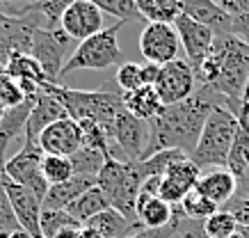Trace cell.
Here are the masks:
<instances>
[{
	"label": "cell",
	"instance_id": "7c38bea8",
	"mask_svg": "<svg viewBox=\"0 0 249 238\" xmlns=\"http://www.w3.org/2000/svg\"><path fill=\"white\" fill-rule=\"evenodd\" d=\"M112 142L114 146H119L126 161L130 163H140L144 156V149L149 145V122H142L133 117L130 112L121 110L117 119H114L112 128Z\"/></svg>",
	"mask_w": 249,
	"mask_h": 238
},
{
	"label": "cell",
	"instance_id": "60d3db41",
	"mask_svg": "<svg viewBox=\"0 0 249 238\" xmlns=\"http://www.w3.org/2000/svg\"><path fill=\"white\" fill-rule=\"evenodd\" d=\"M158 73H160V67L158 64H151V62H144L142 64V85H156L158 80Z\"/></svg>",
	"mask_w": 249,
	"mask_h": 238
},
{
	"label": "cell",
	"instance_id": "ee69618b",
	"mask_svg": "<svg viewBox=\"0 0 249 238\" xmlns=\"http://www.w3.org/2000/svg\"><path fill=\"white\" fill-rule=\"evenodd\" d=\"M80 229H83V227H69V229L60 231L55 238H80Z\"/></svg>",
	"mask_w": 249,
	"mask_h": 238
},
{
	"label": "cell",
	"instance_id": "f1b7e54d",
	"mask_svg": "<svg viewBox=\"0 0 249 238\" xmlns=\"http://www.w3.org/2000/svg\"><path fill=\"white\" fill-rule=\"evenodd\" d=\"M183 158H188L185 151H181V149H169V151H160V154L151 156V158H146V161H140L137 163V167H140V172H142L144 179L165 177L167 169L172 167L174 163L183 161Z\"/></svg>",
	"mask_w": 249,
	"mask_h": 238
},
{
	"label": "cell",
	"instance_id": "d590c367",
	"mask_svg": "<svg viewBox=\"0 0 249 238\" xmlns=\"http://www.w3.org/2000/svg\"><path fill=\"white\" fill-rule=\"evenodd\" d=\"M114 83L119 85V90L124 94L142 87V64H137V62H124L119 69H117V73H114Z\"/></svg>",
	"mask_w": 249,
	"mask_h": 238
},
{
	"label": "cell",
	"instance_id": "c3c4849f",
	"mask_svg": "<svg viewBox=\"0 0 249 238\" xmlns=\"http://www.w3.org/2000/svg\"><path fill=\"white\" fill-rule=\"evenodd\" d=\"M242 101H247V103H249V85H247V90H245V96H242Z\"/></svg>",
	"mask_w": 249,
	"mask_h": 238
},
{
	"label": "cell",
	"instance_id": "9c48e42d",
	"mask_svg": "<svg viewBox=\"0 0 249 238\" xmlns=\"http://www.w3.org/2000/svg\"><path fill=\"white\" fill-rule=\"evenodd\" d=\"M41 161H44L41 146L32 145V142H25V145L5 163L2 172L7 174L9 181L23 185L25 190H30L32 195H35L37 200H41V204H44L46 195L51 190V185H48V181L44 179Z\"/></svg>",
	"mask_w": 249,
	"mask_h": 238
},
{
	"label": "cell",
	"instance_id": "ac0fdd59",
	"mask_svg": "<svg viewBox=\"0 0 249 238\" xmlns=\"http://www.w3.org/2000/svg\"><path fill=\"white\" fill-rule=\"evenodd\" d=\"M183 14L211 28L215 35H231L233 16L227 14L215 0H183Z\"/></svg>",
	"mask_w": 249,
	"mask_h": 238
},
{
	"label": "cell",
	"instance_id": "5bb4252c",
	"mask_svg": "<svg viewBox=\"0 0 249 238\" xmlns=\"http://www.w3.org/2000/svg\"><path fill=\"white\" fill-rule=\"evenodd\" d=\"M0 183L7 192L9 201L14 206V213H16V220L21 224V229L25 234H30L32 238H41V211H44V204L41 200H37L30 190H25L23 185L9 181L7 174L0 169Z\"/></svg>",
	"mask_w": 249,
	"mask_h": 238
},
{
	"label": "cell",
	"instance_id": "681fc988",
	"mask_svg": "<svg viewBox=\"0 0 249 238\" xmlns=\"http://www.w3.org/2000/svg\"><path fill=\"white\" fill-rule=\"evenodd\" d=\"M238 229H240V227H238ZM229 238H242V234H240V231H235L233 236H229Z\"/></svg>",
	"mask_w": 249,
	"mask_h": 238
},
{
	"label": "cell",
	"instance_id": "2e32d148",
	"mask_svg": "<svg viewBox=\"0 0 249 238\" xmlns=\"http://www.w3.org/2000/svg\"><path fill=\"white\" fill-rule=\"evenodd\" d=\"M39 146L44 154L51 156H71L83 146V133H80V124L73 122L71 117H64L60 122L51 124L41 135H39Z\"/></svg>",
	"mask_w": 249,
	"mask_h": 238
},
{
	"label": "cell",
	"instance_id": "7402d4cb",
	"mask_svg": "<svg viewBox=\"0 0 249 238\" xmlns=\"http://www.w3.org/2000/svg\"><path fill=\"white\" fill-rule=\"evenodd\" d=\"M135 215H137V222L142 224L144 229H162V227H169L174 222L176 206L162 201L160 197L137 195Z\"/></svg>",
	"mask_w": 249,
	"mask_h": 238
},
{
	"label": "cell",
	"instance_id": "ba28073f",
	"mask_svg": "<svg viewBox=\"0 0 249 238\" xmlns=\"http://www.w3.org/2000/svg\"><path fill=\"white\" fill-rule=\"evenodd\" d=\"M71 41L73 39L69 37L60 25L57 28H39L35 32L30 55L44 69L48 85H62V69L73 53Z\"/></svg>",
	"mask_w": 249,
	"mask_h": 238
},
{
	"label": "cell",
	"instance_id": "b9f144b4",
	"mask_svg": "<svg viewBox=\"0 0 249 238\" xmlns=\"http://www.w3.org/2000/svg\"><path fill=\"white\" fill-rule=\"evenodd\" d=\"M238 122L249 131V103L247 101H242L240 108H238Z\"/></svg>",
	"mask_w": 249,
	"mask_h": 238
},
{
	"label": "cell",
	"instance_id": "52a82bcc",
	"mask_svg": "<svg viewBox=\"0 0 249 238\" xmlns=\"http://www.w3.org/2000/svg\"><path fill=\"white\" fill-rule=\"evenodd\" d=\"M39 28H46V23L41 14L35 9V5H28L21 12H7L5 21L0 23V69L5 71L7 60L12 55H30L32 39Z\"/></svg>",
	"mask_w": 249,
	"mask_h": 238
},
{
	"label": "cell",
	"instance_id": "f907efd6",
	"mask_svg": "<svg viewBox=\"0 0 249 238\" xmlns=\"http://www.w3.org/2000/svg\"><path fill=\"white\" fill-rule=\"evenodd\" d=\"M245 197H249V188H247V190H245Z\"/></svg>",
	"mask_w": 249,
	"mask_h": 238
},
{
	"label": "cell",
	"instance_id": "277c9868",
	"mask_svg": "<svg viewBox=\"0 0 249 238\" xmlns=\"http://www.w3.org/2000/svg\"><path fill=\"white\" fill-rule=\"evenodd\" d=\"M238 115H233L227 106H217L213 108V112L206 119L204 128H201V135H199V142H196L195 151H192V161L199 165V167H227L229 161V151L233 146L235 133H238Z\"/></svg>",
	"mask_w": 249,
	"mask_h": 238
},
{
	"label": "cell",
	"instance_id": "4316f807",
	"mask_svg": "<svg viewBox=\"0 0 249 238\" xmlns=\"http://www.w3.org/2000/svg\"><path fill=\"white\" fill-rule=\"evenodd\" d=\"M5 73H7L12 80L21 83V80H28V83H37V85H46V73L44 69L39 67V62L32 57V55L25 53H16L7 60V67H5Z\"/></svg>",
	"mask_w": 249,
	"mask_h": 238
},
{
	"label": "cell",
	"instance_id": "bcb514c9",
	"mask_svg": "<svg viewBox=\"0 0 249 238\" xmlns=\"http://www.w3.org/2000/svg\"><path fill=\"white\" fill-rule=\"evenodd\" d=\"M9 238H32L30 234H25V231H16V234H12Z\"/></svg>",
	"mask_w": 249,
	"mask_h": 238
},
{
	"label": "cell",
	"instance_id": "7bdbcfd3",
	"mask_svg": "<svg viewBox=\"0 0 249 238\" xmlns=\"http://www.w3.org/2000/svg\"><path fill=\"white\" fill-rule=\"evenodd\" d=\"M80 238H106L103 234L98 229H94V227H89V224H85L83 229H80Z\"/></svg>",
	"mask_w": 249,
	"mask_h": 238
},
{
	"label": "cell",
	"instance_id": "603a6c76",
	"mask_svg": "<svg viewBox=\"0 0 249 238\" xmlns=\"http://www.w3.org/2000/svg\"><path fill=\"white\" fill-rule=\"evenodd\" d=\"M96 185V177H80V174H73V177L64 181V183L51 185V190L44 200V208H64L67 211L73 201L87 192L89 188Z\"/></svg>",
	"mask_w": 249,
	"mask_h": 238
},
{
	"label": "cell",
	"instance_id": "74e56055",
	"mask_svg": "<svg viewBox=\"0 0 249 238\" xmlns=\"http://www.w3.org/2000/svg\"><path fill=\"white\" fill-rule=\"evenodd\" d=\"M183 208L176 206V218H174V222L169 227H162V229H142V231H135V234H130L126 238H176L178 234V224H181V218H183Z\"/></svg>",
	"mask_w": 249,
	"mask_h": 238
},
{
	"label": "cell",
	"instance_id": "cb8c5ba5",
	"mask_svg": "<svg viewBox=\"0 0 249 238\" xmlns=\"http://www.w3.org/2000/svg\"><path fill=\"white\" fill-rule=\"evenodd\" d=\"M87 224L94 227V229H98L106 238H126V236H130V234H135V231L144 229L142 224L130 222L126 215H121L119 211H114V208H107L103 213H98L96 218H91Z\"/></svg>",
	"mask_w": 249,
	"mask_h": 238
},
{
	"label": "cell",
	"instance_id": "7dc6e473",
	"mask_svg": "<svg viewBox=\"0 0 249 238\" xmlns=\"http://www.w3.org/2000/svg\"><path fill=\"white\" fill-rule=\"evenodd\" d=\"M5 16H7V12H5V7H0V23L5 21Z\"/></svg>",
	"mask_w": 249,
	"mask_h": 238
},
{
	"label": "cell",
	"instance_id": "44dd1931",
	"mask_svg": "<svg viewBox=\"0 0 249 238\" xmlns=\"http://www.w3.org/2000/svg\"><path fill=\"white\" fill-rule=\"evenodd\" d=\"M121 101H124V110L142 122H151L165 110L156 87H151V85H142L133 92L121 94Z\"/></svg>",
	"mask_w": 249,
	"mask_h": 238
},
{
	"label": "cell",
	"instance_id": "8d00e7d4",
	"mask_svg": "<svg viewBox=\"0 0 249 238\" xmlns=\"http://www.w3.org/2000/svg\"><path fill=\"white\" fill-rule=\"evenodd\" d=\"M16 231H23L18 220H16V213H14V206H12V201H9L7 192L0 183V236H12Z\"/></svg>",
	"mask_w": 249,
	"mask_h": 238
},
{
	"label": "cell",
	"instance_id": "f35d334b",
	"mask_svg": "<svg viewBox=\"0 0 249 238\" xmlns=\"http://www.w3.org/2000/svg\"><path fill=\"white\" fill-rule=\"evenodd\" d=\"M227 211L235 215V220L242 224V227H247L249 229V197L245 195H235L233 200L227 204Z\"/></svg>",
	"mask_w": 249,
	"mask_h": 238
},
{
	"label": "cell",
	"instance_id": "9a60e30c",
	"mask_svg": "<svg viewBox=\"0 0 249 238\" xmlns=\"http://www.w3.org/2000/svg\"><path fill=\"white\" fill-rule=\"evenodd\" d=\"M60 28L67 32L73 41H85V39L98 35L103 28V12L89 2V0H76L71 7L64 12L60 21Z\"/></svg>",
	"mask_w": 249,
	"mask_h": 238
},
{
	"label": "cell",
	"instance_id": "d6986e66",
	"mask_svg": "<svg viewBox=\"0 0 249 238\" xmlns=\"http://www.w3.org/2000/svg\"><path fill=\"white\" fill-rule=\"evenodd\" d=\"M195 190H199L201 195H206L211 201H215L217 206H224L235 197L238 190V179L229 172L227 167H217V169H208L201 172L199 183Z\"/></svg>",
	"mask_w": 249,
	"mask_h": 238
},
{
	"label": "cell",
	"instance_id": "ab89813d",
	"mask_svg": "<svg viewBox=\"0 0 249 238\" xmlns=\"http://www.w3.org/2000/svg\"><path fill=\"white\" fill-rule=\"evenodd\" d=\"M176 238H208V236H206V229L201 220H190V218L183 215Z\"/></svg>",
	"mask_w": 249,
	"mask_h": 238
},
{
	"label": "cell",
	"instance_id": "5b68a950",
	"mask_svg": "<svg viewBox=\"0 0 249 238\" xmlns=\"http://www.w3.org/2000/svg\"><path fill=\"white\" fill-rule=\"evenodd\" d=\"M144 181L146 179L142 177L137 163L121 161V158H107L96 177V185L106 192L110 206L119 211L121 215H126L135 224H140L135 215V204Z\"/></svg>",
	"mask_w": 249,
	"mask_h": 238
},
{
	"label": "cell",
	"instance_id": "f546056e",
	"mask_svg": "<svg viewBox=\"0 0 249 238\" xmlns=\"http://www.w3.org/2000/svg\"><path fill=\"white\" fill-rule=\"evenodd\" d=\"M107 156L98 149H91V146H80L76 154L71 156V165H73V172L80 174V177H98V172L103 169Z\"/></svg>",
	"mask_w": 249,
	"mask_h": 238
},
{
	"label": "cell",
	"instance_id": "484cf974",
	"mask_svg": "<svg viewBox=\"0 0 249 238\" xmlns=\"http://www.w3.org/2000/svg\"><path fill=\"white\" fill-rule=\"evenodd\" d=\"M107 208H112V206H110V201H107L106 192L101 190L98 185H94V188H89L87 192H83L67 211L73 215L80 224H87L91 218H96L98 213H103Z\"/></svg>",
	"mask_w": 249,
	"mask_h": 238
},
{
	"label": "cell",
	"instance_id": "3957f363",
	"mask_svg": "<svg viewBox=\"0 0 249 238\" xmlns=\"http://www.w3.org/2000/svg\"><path fill=\"white\" fill-rule=\"evenodd\" d=\"M41 90L60 101L73 122L91 119V122H98L101 126H106L107 131L112 128L117 115L124 110L121 96L117 92H110V90H71L64 85L48 83L41 85Z\"/></svg>",
	"mask_w": 249,
	"mask_h": 238
},
{
	"label": "cell",
	"instance_id": "7a4b0ae2",
	"mask_svg": "<svg viewBox=\"0 0 249 238\" xmlns=\"http://www.w3.org/2000/svg\"><path fill=\"white\" fill-rule=\"evenodd\" d=\"M196 87L222 99L233 115L249 85V44L233 35H217L206 62L196 69Z\"/></svg>",
	"mask_w": 249,
	"mask_h": 238
},
{
	"label": "cell",
	"instance_id": "836d02e7",
	"mask_svg": "<svg viewBox=\"0 0 249 238\" xmlns=\"http://www.w3.org/2000/svg\"><path fill=\"white\" fill-rule=\"evenodd\" d=\"M238 227H240V222L235 220V215L231 211H227V208L224 211L219 208L217 213L211 215L204 222V229L208 238H229L238 231Z\"/></svg>",
	"mask_w": 249,
	"mask_h": 238
},
{
	"label": "cell",
	"instance_id": "816d5d0a",
	"mask_svg": "<svg viewBox=\"0 0 249 238\" xmlns=\"http://www.w3.org/2000/svg\"><path fill=\"white\" fill-rule=\"evenodd\" d=\"M0 238H7V236H0Z\"/></svg>",
	"mask_w": 249,
	"mask_h": 238
},
{
	"label": "cell",
	"instance_id": "ffe728a7",
	"mask_svg": "<svg viewBox=\"0 0 249 238\" xmlns=\"http://www.w3.org/2000/svg\"><path fill=\"white\" fill-rule=\"evenodd\" d=\"M35 101H37V96L35 99H25L18 106L7 108L2 112V117H0V169L5 167V163H7L5 151H7L9 142L14 138H18L21 133H25V124H28V117H30Z\"/></svg>",
	"mask_w": 249,
	"mask_h": 238
},
{
	"label": "cell",
	"instance_id": "30bf717a",
	"mask_svg": "<svg viewBox=\"0 0 249 238\" xmlns=\"http://www.w3.org/2000/svg\"><path fill=\"white\" fill-rule=\"evenodd\" d=\"M156 92H158L162 106H174V103H181V101L190 99L196 92V76L195 69L190 67L188 60H178L169 62L165 67H160L158 80H156Z\"/></svg>",
	"mask_w": 249,
	"mask_h": 238
},
{
	"label": "cell",
	"instance_id": "8fae6325",
	"mask_svg": "<svg viewBox=\"0 0 249 238\" xmlns=\"http://www.w3.org/2000/svg\"><path fill=\"white\" fill-rule=\"evenodd\" d=\"M178 51H181V39L174 23H146L140 35V53L144 62L165 67L169 62L178 60Z\"/></svg>",
	"mask_w": 249,
	"mask_h": 238
},
{
	"label": "cell",
	"instance_id": "6da1fadb",
	"mask_svg": "<svg viewBox=\"0 0 249 238\" xmlns=\"http://www.w3.org/2000/svg\"><path fill=\"white\" fill-rule=\"evenodd\" d=\"M217 103H222L219 96L196 87L190 99L165 106V110L149 122V145L144 149L142 161L169 149H181L192 156L206 119Z\"/></svg>",
	"mask_w": 249,
	"mask_h": 238
},
{
	"label": "cell",
	"instance_id": "8992f818",
	"mask_svg": "<svg viewBox=\"0 0 249 238\" xmlns=\"http://www.w3.org/2000/svg\"><path fill=\"white\" fill-rule=\"evenodd\" d=\"M126 21H117L114 25L101 30L94 37L80 41L71 57L67 60L64 69H62V78L67 73H73V71H103L107 67H114L119 64L121 60V48L119 41H117V35L121 32Z\"/></svg>",
	"mask_w": 249,
	"mask_h": 238
},
{
	"label": "cell",
	"instance_id": "e0dca14e",
	"mask_svg": "<svg viewBox=\"0 0 249 238\" xmlns=\"http://www.w3.org/2000/svg\"><path fill=\"white\" fill-rule=\"evenodd\" d=\"M64 117H69L64 106H62L55 96H51V94H46L44 90H41V94L37 96V101H35V106H32V110H30L28 124H25V142L37 145L39 135H41L51 124L60 122Z\"/></svg>",
	"mask_w": 249,
	"mask_h": 238
},
{
	"label": "cell",
	"instance_id": "f6af8a7d",
	"mask_svg": "<svg viewBox=\"0 0 249 238\" xmlns=\"http://www.w3.org/2000/svg\"><path fill=\"white\" fill-rule=\"evenodd\" d=\"M7 2H16V0H0V7H2V5H7ZM18 2H28V5H35L37 0H18Z\"/></svg>",
	"mask_w": 249,
	"mask_h": 238
},
{
	"label": "cell",
	"instance_id": "d4e9b609",
	"mask_svg": "<svg viewBox=\"0 0 249 238\" xmlns=\"http://www.w3.org/2000/svg\"><path fill=\"white\" fill-rule=\"evenodd\" d=\"M137 14L149 23H176L183 16V0H133Z\"/></svg>",
	"mask_w": 249,
	"mask_h": 238
},
{
	"label": "cell",
	"instance_id": "e575fe53",
	"mask_svg": "<svg viewBox=\"0 0 249 238\" xmlns=\"http://www.w3.org/2000/svg\"><path fill=\"white\" fill-rule=\"evenodd\" d=\"M76 0H37L35 9H37L41 18H44L46 28H57L62 21V16Z\"/></svg>",
	"mask_w": 249,
	"mask_h": 238
},
{
	"label": "cell",
	"instance_id": "4fadbf2b",
	"mask_svg": "<svg viewBox=\"0 0 249 238\" xmlns=\"http://www.w3.org/2000/svg\"><path fill=\"white\" fill-rule=\"evenodd\" d=\"M174 28H176V32H178L181 48L185 51V60L190 62V67H192L195 73H196V69H199V67L206 62V57L211 55L217 35H215L211 28H206V25L188 18L185 14L176 18Z\"/></svg>",
	"mask_w": 249,
	"mask_h": 238
},
{
	"label": "cell",
	"instance_id": "83f0119b",
	"mask_svg": "<svg viewBox=\"0 0 249 238\" xmlns=\"http://www.w3.org/2000/svg\"><path fill=\"white\" fill-rule=\"evenodd\" d=\"M227 169L233 174L235 179H238V183H240L242 179L249 174V131L242 126V124L238 126L233 146H231V151H229Z\"/></svg>",
	"mask_w": 249,
	"mask_h": 238
},
{
	"label": "cell",
	"instance_id": "1f68e13d",
	"mask_svg": "<svg viewBox=\"0 0 249 238\" xmlns=\"http://www.w3.org/2000/svg\"><path fill=\"white\" fill-rule=\"evenodd\" d=\"M41 172H44V179L48 181V185L64 183V181H69L76 174L73 165H71V158H67V156H51V154H44Z\"/></svg>",
	"mask_w": 249,
	"mask_h": 238
},
{
	"label": "cell",
	"instance_id": "4dcf8cb0",
	"mask_svg": "<svg viewBox=\"0 0 249 238\" xmlns=\"http://www.w3.org/2000/svg\"><path fill=\"white\" fill-rule=\"evenodd\" d=\"M41 238H55L69 227H83L73 215L64 208H44L41 211Z\"/></svg>",
	"mask_w": 249,
	"mask_h": 238
},
{
	"label": "cell",
	"instance_id": "d6a6232c",
	"mask_svg": "<svg viewBox=\"0 0 249 238\" xmlns=\"http://www.w3.org/2000/svg\"><path fill=\"white\" fill-rule=\"evenodd\" d=\"M183 213H185V218H190V220H201V222H206L211 215H215L219 211V206L215 204V201H211L206 195H201L199 190H192L183 200L181 204Z\"/></svg>",
	"mask_w": 249,
	"mask_h": 238
}]
</instances>
